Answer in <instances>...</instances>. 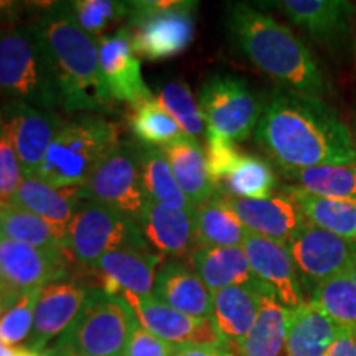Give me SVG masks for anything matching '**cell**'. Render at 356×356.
<instances>
[{"label": "cell", "instance_id": "1", "mask_svg": "<svg viewBox=\"0 0 356 356\" xmlns=\"http://www.w3.org/2000/svg\"><path fill=\"white\" fill-rule=\"evenodd\" d=\"M254 139L282 172L356 163L353 134L337 109L280 88L266 102Z\"/></svg>", "mask_w": 356, "mask_h": 356}, {"label": "cell", "instance_id": "2", "mask_svg": "<svg viewBox=\"0 0 356 356\" xmlns=\"http://www.w3.org/2000/svg\"><path fill=\"white\" fill-rule=\"evenodd\" d=\"M40 6L32 3L38 13L29 24L47 53L61 111L95 114L113 108L99 66V40L79 26L70 2Z\"/></svg>", "mask_w": 356, "mask_h": 356}, {"label": "cell", "instance_id": "3", "mask_svg": "<svg viewBox=\"0 0 356 356\" xmlns=\"http://www.w3.org/2000/svg\"><path fill=\"white\" fill-rule=\"evenodd\" d=\"M226 29L236 48L280 89L323 99L330 92L322 66L289 29L244 2L226 7Z\"/></svg>", "mask_w": 356, "mask_h": 356}, {"label": "cell", "instance_id": "4", "mask_svg": "<svg viewBox=\"0 0 356 356\" xmlns=\"http://www.w3.org/2000/svg\"><path fill=\"white\" fill-rule=\"evenodd\" d=\"M119 142V127L101 115L66 119L35 177L53 186H83Z\"/></svg>", "mask_w": 356, "mask_h": 356}, {"label": "cell", "instance_id": "5", "mask_svg": "<svg viewBox=\"0 0 356 356\" xmlns=\"http://www.w3.org/2000/svg\"><path fill=\"white\" fill-rule=\"evenodd\" d=\"M0 95L43 111H61L47 53L32 25L0 30Z\"/></svg>", "mask_w": 356, "mask_h": 356}, {"label": "cell", "instance_id": "6", "mask_svg": "<svg viewBox=\"0 0 356 356\" xmlns=\"http://www.w3.org/2000/svg\"><path fill=\"white\" fill-rule=\"evenodd\" d=\"M198 2L191 0H140L131 2V38L137 58L170 60L195 38Z\"/></svg>", "mask_w": 356, "mask_h": 356}, {"label": "cell", "instance_id": "7", "mask_svg": "<svg viewBox=\"0 0 356 356\" xmlns=\"http://www.w3.org/2000/svg\"><path fill=\"white\" fill-rule=\"evenodd\" d=\"M137 327L139 322L126 300L102 291H91L76 322L51 351H73L79 356H126Z\"/></svg>", "mask_w": 356, "mask_h": 356}, {"label": "cell", "instance_id": "8", "mask_svg": "<svg viewBox=\"0 0 356 356\" xmlns=\"http://www.w3.org/2000/svg\"><path fill=\"white\" fill-rule=\"evenodd\" d=\"M142 147L119 142L81 186L83 198L140 225L150 204L142 178Z\"/></svg>", "mask_w": 356, "mask_h": 356}, {"label": "cell", "instance_id": "9", "mask_svg": "<svg viewBox=\"0 0 356 356\" xmlns=\"http://www.w3.org/2000/svg\"><path fill=\"white\" fill-rule=\"evenodd\" d=\"M121 249H152L139 225L99 203L83 200L66 231V251L92 267L102 256Z\"/></svg>", "mask_w": 356, "mask_h": 356}, {"label": "cell", "instance_id": "10", "mask_svg": "<svg viewBox=\"0 0 356 356\" xmlns=\"http://www.w3.org/2000/svg\"><path fill=\"white\" fill-rule=\"evenodd\" d=\"M198 106L207 124V134L238 144L256 131L266 102L256 96L243 78L220 73L203 83Z\"/></svg>", "mask_w": 356, "mask_h": 356}, {"label": "cell", "instance_id": "11", "mask_svg": "<svg viewBox=\"0 0 356 356\" xmlns=\"http://www.w3.org/2000/svg\"><path fill=\"white\" fill-rule=\"evenodd\" d=\"M0 114L24 175L35 177L66 119L56 111L37 109L13 99L0 101Z\"/></svg>", "mask_w": 356, "mask_h": 356}, {"label": "cell", "instance_id": "12", "mask_svg": "<svg viewBox=\"0 0 356 356\" xmlns=\"http://www.w3.org/2000/svg\"><path fill=\"white\" fill-rule=\"evenodd\" d=\"M300 280L315 287L356 264V241L328 233L305 221L287 244Z\"/></svg>", "mask_w": 356, "mask_h": 356}, {"label": "cell", "instance_id": "13", "mask_svg": "<svg viewBox=\"0 0 356 356\" xmlns=\"http://www.w3.org/2000/svg\"><path fill=\"white\" fill-rule=\"evenodd\" d=\"M74 261L66 249H42L0 238V286L19 296L61 280Z\"/></svg>", "mask_w": 356, "mask_h": 356}, {"label": "cell", "instance_id": "14", "mask_svg": "<svg viewBox=\"0 0 356 356\" xmlns=\"http://www.w3.org/2000/svg\"><path fill=\"white\" fill-rule=\"evenodd\" d=\"M115 296L126 300L142 328L160 337L162 340L170 341L173 345L225 343L213 318L190 317L160 302L155 296L140 297L127 291H119Z\"/></svg>", "mask_w": 356, "mask_h": 356}, {"label": "cell", "instance_id": "15", "mask_svg": "<svg viewBox=\"0 0 356 356\" xmlns=\"http://www.w3.org/2000/svg\"><path fill=\"white\" fill-rule=\"evenodd\" d=\"M273 6L300 26L320 47L346 51L353 30L355 7L346 0H279Z\"/></svg>", "mask_w": 356, "mask_h": 356}, {"label": "cell", "instance_id": "16", "mask_svg": "<svg viewBox=\"0 0 356 356\" xmlns=\"http://www.w3.org/2000/svg\"><path fill=\"white\" fill-rule=\"evenodd\" d=\"M92 289L70 280H56L40 289L33 314V328L29 337V350L42 355L48 343L63 337L76 322Z\"/></svg>", "mask_w": 356, "mask_h": 356}, {"label": "cell", "instance_id": "17", "mask_svg": "<svg viewBox=\"0 0 356 356\" xmlns=\"http://www.w3.org/2000/svg\"><path fill=\"white\" fill-rule=\"evenodd\" d=\"M252 274L274 293L287 309L304 304L302 280L293 264L287 244L248 233L243 241Z\"/></svg>", "mask_w": 356, "mask_h": 356}, {"label": "cell", "instance_id": "18", "mask_svg": "<svg viewBox=\"0 0 356 356\" xmlns=\"http://www.w3.org/2000/svg\"><path fill=\"white\" fill-rule=\"evenodd\" d=\"M99 66L113 101L132 108L155 97L142 78L140 61L134 53L131 29L122 26L99 40Z\"/></svg>", "mask_w": 356, "mask_h": 356}, {"label": "cell", "instance_id": "19", "mask_svg": "<svg viewBox=\"0 0 356 356\" xmlns=\"http://www.w3.org/2000/svg\"><path fill=\"white\" fill-rule=\"evenodd\" d=\"M226 202L249 233L284 244H289L307 221L300 207L286 190L284 193L257 200L226 195Z\"/></svg>", "mask_w": 356, "mask_h": 356}, {"label": "cell", "instance_id": "20", "mask_svg": "<svg viewBox=\"0 0 356 356\" xmlns=\"http://www.w3.org/2000/svg\"><path fill=\"white\" fill-rule=\"evenodd\" d=\"M160 264L162 256L154 254L152 249H121L102 256L92 267L102 292L115 296L119 291H127L147 297L154 296Z\"/></svg>", "mask_w": 356, "mask_h": 356}, {"label": "cell", "instance_id": "21", "mask_svg": "<svg viewBox=\"0 0 356 356\" xmlns=\"http://www.w3.org/2000/svg\"><path fill=\"white\" fill-rule=\"evenodd\" d=\"M267 293L273 292L257 279L213 292V322L221 340L236 353L254 325Z\"/></svg>", "mask_w": 356, "mask_h": 356}, {"label": "cell", "instance_id": "22", "mask_svg": "<svg viewBox=\"0 0 356 356\" xmlns=\"http://www.w3.org/2000/svg\"><path fill=\"white\" fill-rule=\"evenodd\" d=\"M154 296L190 317L213 318V292L193 267L180 259H172L160 267Z\"/></svg>", "mask_w": 356, "mask_h": 356}, {"label": "cell", "instance_id": "23", "mask_svg": "<svg viewBox=\"0 0 356 356\" xmlns=\"http://www.w3.org/2000/svg\"><path fill=\"white\" fill-rule=\"evenodd\" d=\"M139 226L149 246L157 249L160 254L181 261L197 251L195 210H173L150 202Z\"/></svg>", "mask_w": 356, "mask_h": 356}, {"label": "cell", "instance_id": "24", "mask_svg": "<svg viewBox=\"0 0 356 356\" xmlns=\"http://www.w3.org/2000/svg\"><path fill=\"white\" fill-rule=\"evenodd\" d=\"M83 200L81 186H53L37 177H25L10 204L35 213L66 233Z\"/></svg>", "mask_w": 356, "mask_h": 356}, {"label": "cell", "instance_id": "25", "mask_svg": "<svg viewBox=\"0 0 356 356\" xmlns=\"http://www.w3.org/2000/svg\"><path fill=\"white\" fill-rule=\"evenodd\" d=\"M343 328L310 302L289 309L286 356H327Z\"/></svg>", "mask_w": 356, "mask_h": 356}, {"label": "cell", "instance_id": "26", "mask_svg": "<svg viewBox=\"0 0 356 356\" xmlns=\"http://www.w3.org/2000/svg\"><path fill=\"white\" fill-rule=\"evenodd\" d=\"M160 150L167 159L181 191L195 208L215 197L218 188L210 175L207 152L198 140L185 137Z\"/></svg>", "mask_w": 356, "mask_h": 356}, {"label": "cell", "instance_id": "27", "mask_svg": "<svg viewBox=\"0 0 356 356\" xmlns=\"http://www.w3.org/2000/svg\"><path fill=\"white\" fill-rule=\"evenodd\" d=\"M190 264L211 292L256 280L243 246L200 248Z\"/></svg>", "mask_w": 356, "mask_h": 356}, {"label": "cell", "instance_id": "28", "mask_svg": "<svg viewBox=\"0 0 356 356\" xmlns=\"http://www.w3.org/2000/svg\"><path fill=\"white\" fill-rule=\"evenodd\" d=\"M248 233L246 226L229 208L222 191H216L215 197L195 208L197 249L243 246Z\"/></svg>", "mask_w": 356, "mask_h": 356}, {"label": "cell", "instance_id": "29", "mask_svg": "<svg viewBox=\"0 0 356 356\" xmlns=\"http://www.w3.org/2000/svg\"><path fill=\"white\" fill-rule=\"evenodd\" d=\"M289 309L267 293L262 299L256 322L239 346V356H280L286 348Z\"/></svg>", "mask_w": 356, "mask_h": 356}, {"label": "cell", "instance_id": "30", "mask_svg": "<svg viewBox=\"0 0 356 356\" xmlns=\"http://www.w3.org/2000/svg\"><path fill=\"white\" fill-rule=\"evenodd\" d=\"M286 191L296 200L305 220L312 225L356 241V200L317 197L292 185L287 186Z\"/></svg>", "mask_w": 356, "mask_h": 356}, {"label": "cell", "instance_id": "31", "mask_svg": "<svg viewBox=\"0 0 356 356\" xmlns=\"http://www.w3.org/2000/svg\"><path fill=\"white\" fill-rule=\"evenodd\" d=\"M277 186L273 167L259 157L244 154L236 155L218 181V191L236 198H269Z\"/></svg>", "mask_w": 356, "mask_h": 356}, {"label": "cell", "instance_id": "32", "mask_svg": "<svg viewBox=\"0 0 356 356\" xmlns=\"http://www.w3.org/2000/svg\"><path fill=\"white\" fill-rule=\"evenodd\" d=\"M0 238L42 249H66V233L15 204L0 208Z\"/></svg>", "mask_w": 356, "mask_h": 356}, {"label": "cell", "instance_id": "33", "mask_svg": "<svg viewBox=\"0 0 356 356\" xmlns=\"http://www.w3.org/2000/svg\"><path fill=\"white\" fill-rule=\"evenodd\" d=\"M292 186L323 198L356 200V163L318 165L282 172Z\"/></svg>", "mask_w": 356, "mask_h": 356}, {"label": "cell", "instance_id": "34", "mask_svg": "<svg viewBox=\"0 0 356 356\" xmlns=\"http://www.w3.org/2000/svg\"><path fill=\"white\" fill-rule=\"evenodd\" d=\"M142 178H144V186L150 202L173 208V210H195L193 204L181 191L160 149L147 145L142 147Z\"/></svg>", "mask_w": 356, "mask_h": 356}, {"label": "cell", "instance_id": "35", "mask_svg": "<svg viewBox=\"0 0 356 356\" xmlns=\"http://www.w3.org/2000/svg\"><path fill=\"white\" fill-rule=\"evenodd\" d=\"M309 302L338 327L356 332V284L350 273L320 282L312 289Z\"/></svg>", "mask_w": 356, "mask_h": 356}, {"label": "cell", "instance_id": "36", "mask_svg": "<svg viewBox=\"0 0 356 356\" xmlns=\"http://www.w3.org/2000/svg\"><path fill=\"white\" fill-rule=\"evenodd\" d=\"M132 109L131 118H129L131 129L137 139L147 147L163 149L188 137L181 131L175 119L160 106L157 97L142 102Z\"/></svg>", "mask_w": 356, "mask_h": 356}, {"label": "cell", "instance_id": "37", "mask_svg": "<svg viewBox=\"0 0 356 356\" xmlns=\"http://www.w3.org/2000/svg\"><path fill=\"white\" fill-rule=\"evenodd\" d=\"M157 101L175 119L181 131L190 139L200 142L203 136L207 137V131H204L207 124H204L202 109H200L198 102L195 101L186 83L177 79V81H168L167 84H163L157 96Z\"/></svg>", "mask_w": 356, "mask_h": 356}, {"label": "cell", "instance_id": "38", "mask_svg": "<svg viewBox=\"0 0 356 356\" xmlns=\"http://www.w3.org/2000/svg\"><path fill=\"white\" fill-rule=\"evenodd\" d=\"M79 26L91 37H108L115 25L131 17V2L114 0H76L70 2Z\"/></svg>", "mask_w": 356, "mask_h": 356}, {"label": "cell", "instance_id": "39", "mask_svg": "<svg viewBox=\"0 0 356 356\" xmlns=\"http://www.w3.org/2000/svg\"><path fill=\"white\" fill-rule=\"evenodd\" d=\"M40 289L22 292L13 304L0 315V343L15 346L29 340L33 328L35 304Z\"/></svg>", "mask_w": 356, "mask_h": 356}, {"label": "cell", "instance_id": "40", "mask_svg": "<svg viewBox=\"0 0 356 356\" xmlns=\"http://www.w3.org/2000/svg\"><path fill=\"white\" fill-rule=\"evenodd\" d=\"M24 178L20 160L17 157L12 142L8 140L2 119H0V208L12 203Z\"/></svg>", "mask_w": 356, "mask_h": 356}, {"label": "cell", "instance_id": "41", "mask_svg": "<svg viewBox=\"0 0 356 356\" xmlns=\"http://www.w3.org/2000/svg\"><path fill=\"white\" fill-rule=\"evenodd\" d=\"M177 351V345L154 335L140 325L132 333L129 341L126 356H173Z\"/></svg>", "mask_w": 356, "mask_h": 356}, {"label": "cell", "instance_id": "42", "mask_svg": "<svg viewBox=\"0 0 356 356\" xmlns=\"http://www.w3.org/2000/svg\"><path fill=\"white\" fill-rule=\"evenodd\" d=\"M173 356H236L228 345H177Z\"/></svg>", "mask_w": 356, "mask_h": 356}, {"label": "cell", "instance_id": "43", "mask_svg": "<svg viewBox=\"0 0 356 356\" xmlns=\"http://www.w3.org/2000/svg\"><path fill=\"white\" fill-rule=\"evenodd\" d=\"M25 6L26 3L12 2V0H0V30L20 25L19 20L26 8Z\"/></svg>", "mask_w": 356, "mask_h": 356}, {"label": "cell", "instance_id": "44", "mask_svg": "<svg viewBox=\"0 0 356 356\" xmlns=\"http://www.w3.org/2000/svg\"><path fill=\"white\" fill-rule=\"evenodd\" d=\"M327 356H356V332L343 330Z\"/></svg>", "mask_w": 356, "mask_h": 356}, {"label": "cell", "instance_id": "45", "mask_svg": "<svg viewBox=\"0 0 356 356\" xmlns=\"http://www.w3.org/2000/svg\"><path fill=\"white\" fill-rule=\"evenodd\" d=\"M38 353L30 351L29 348H19V346H7L0 343V356H37Z\"/></svg>", "mask_w": 356, "mask_h": 356}, {"label": "cell", "instance_id": "46", "mask_svg": "<svg viewBox=\"0 0 356 356\" xmlns=\"http://www.w3.org/2000/svg\"><path fill=\"white\" fill-rule=\"evenodd\" d=\"M17 299H19V296H12V293L0 291V315H2Z\"/></svg>", "mask_w": 356, "mask_h": 356}, {"label": "cell", "instance_id": "47", "mask_svg": "<svg viewBox=\"0 0 356 356\" xmlns=\"http://www.w3.org/2000/svg\"><path fill=\"white\" fill-rule=\"evenodd\" d=\"M44 356H79L76 353H73V351H65V350H56V351H51V353H47Z\"/></svg>", "mask_w": 356, "mask_h": 356}, {"label": "cell", "instance_id": "48", "mask_svg": "<svg viewBox=\"0 0 356 356\" xmlns=\"http://www.w3.org/2000/svg\"><path fill=\"white\" fill-rule=\"evenodd\" d=\"M351 33H353V47H355V56H356V8H355V19H353V30H351Z\"/></svg>", "mask_w": 356, "mask_h": 356}, {"label": "cell", "instance_id": "49", "mask_svg": "<svg viewBox=\"0 0 356 356\" xmlns=\"http://www.w3.org/2000/svg\"><path fill=\"white\" fill-rule=\"evenodd\" d=\"M350 274H351V277H353V280H355V284H356V264L353 266V269L350 270Z\"/></svg>", "mask_w": 356, "mask_h": 356}, {"label": "cell", "instance_id": "50", "mask_svg": "<svg viewBox=\"0 0 356 356\" xmlns=\"http://www.w3.org/2000/svg\"><path fill=\"white\" fill-rule=\"evenodd\" d=\"M353 144H355V152H356V131H355V137H353Z\"/></svg>", "mask_w": 356, "mask_h": 356}, {"label": "cell", "instance_id": "51", "mask_svg": "<svg viewBox=\"0 0 356 356\" xmlns=\"http://www.w3.org/2000/svg\"><path fill=\"white\" fill-rule=\"evenodd\" d=\"M37 356H44V355H37Z\"/></svg>", "mask_w": 356, "mask_h": 356}, {"label": "cell", "instance_id": "52", "mask_svg": "<svg viewBox=\"0 0 356 356\" xmlns=\"http://www.w3.org/2000/svg\"><path fill=\"white\" fill-rule=\"evenodd\" d=\"M0 119H2V114H0Z\"/></svg>", "mask_w": 356, "mask_h": 356}, {"label": "cell", "instance_id": "53", "mask_svg": "<svg viewBox=\"0 0 356 356\" xmlns=\"http://www.w3.org/2000/svg\"><path fill=\"white\" fill-rule=\"evenodd\" d=\"M0 289H2V286H0Z\"/></svg>", "mask_w": 356, "mask_h": 356}]
</instances>
